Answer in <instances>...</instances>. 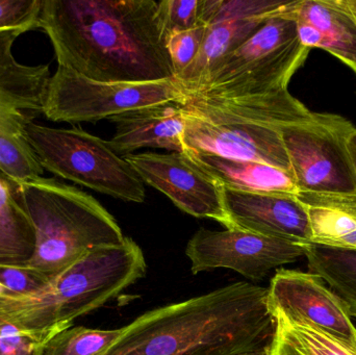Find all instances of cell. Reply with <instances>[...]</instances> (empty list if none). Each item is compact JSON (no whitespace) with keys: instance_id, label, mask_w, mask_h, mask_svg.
I'll return each instance as SVG.
<instances>
[{"instance_id":"7402d4cb","label":"cell","mask_w":356,"mask_h":355,"mask_svg":"<svg viewBox=\"0 0 356 355\" xmlns=\"http://www.w3.org/2000/svg\"><path fill=\"white\" fill-rule=\"evenodd\" d=\"M309 272L320 275L336 292L356 318V250L334 249L307 244Z\"/></svg>"},{"instance_id":"52a82bcc","label":"cell","mask_w":356,"mask_h":355,"mask_svg":"<svg viewBox=\"0 0 356 355\" xmlns=\"http://www.w3.org/2000/svg\"><path fill=\"white\" fill-rule=\"evenodd\" d=\"M27 140L44 170L124 201H145V185L108 142L83 129H54L31 122Z\"/></svg>"},{"instance_id":"ffe728a7","label":"cell","mask_w":356,"mask_h":355,"mask_svg":"<svg viewBox=\"0 0 356 355\" xmlns=\"http://www.w3.org/2000/svg\"><path fill=\"white\" fill-rule=\"evenodd\" d=\"M35 249V229L21 204L19 183L0 170V264H26Z\"/></svg>"},{"instance_id":"2e32d148","label":"cell","mask_w":356,"mask_h":355,"mask_svg":"<svg viewBox=\"0 0 356 355\" xmlns=\"http://www.w3.org/2000/svg\"><path fill=\"white\" fill-rule=\"evenodd\" d=\"M184 154L221 187L246 193L299 194L293 175L270 165L203 152Z\"/></svg>"},{"instance_id":"5bb4252c","label":"cell","mask_w":356,"mask_h":355,"mask_svg":"<svg viewBox=\"0 0 356 355\" xmlns=\"http://www.w3.org/2000/svg\"><path fill=\"white\" fill-rule=\"evenodd\" d=\"M24 31H0V118L29 125L43 115L51 73L48 65L21 64L13 46Z\"/></svg>"},{"instance_id":"cb8c5ba5","label":"cell","mask_w":356,"mask_h":355,"mask_svg":"<svg viewBox=\"0 0 356 355\" xmlns=\"http://www.w3.org/2000/svg\"><path fill=\"white\" fill-rule=\"evenodd\" d=\"M159 4L167 37L203 24L202 0H163Z\"/></svg>"},{"instance_id":"4316f807","label":"cell","mask_w":356,"mask_h":355,"mask_svg":"<svg viewBox=\"0 0 356 355\" xmlns=\"http://www.w3.org/2000/svg\"><path fill=\"white\" fill-rule=\"evenodd\" d=\"M42 0H0V31L39 28Z\"/></svg>"},{"instance_id":"4dcf8cb0","label":"cell","mask_w":356,"mask_h":355,"mask_svg":"<svg viewBox=\"0 0 356 355\" xmlns=\"http://www.w3.org/2000/svg\"><path fill=\"white\" fill-rule=\"evenodd\" d=\"M236 355H271L270 352V346L266 347L257 348V349L251 350V352H243Z\"/></svg>"},{"instance_id":"3957f363","label":"cell","mask_w":356,"mask_h":355,"mask_svg":"<svg viewBox=\"0 0 356 355\" xmlns=\"http://www.w3.org/2000/svg\"><path fill=\"white\" fill-rule=\"evenodd\" d=\"M180 108L184 151L254 160L291 174L282 129L315 116L289 89L238 98L191 95Z\"/></svg>"},{"instance_id":"9a60e30c","label":"cell","mask_w":356,"mask_h":355,"mask_svg":"<svg viewBox=\"0 0 356 355\" xmlns=\"http://www.w3.org/2000/svg\"><path fill=\"white\" fill-rule=\"evenodd\" d=\"M110 121L116 125V133L108 145L118 156L145 147L184 152V120L179 104L146 106L117 115Z\"/></svg>"},{"instance_id":"5b68a950","label":"cell","mask_w":356,"mask_h":355,"mask_svg":"<svg viewBox=\"0 0 356 355\" xmlns=\"http://www.w3.org/2000/svg\"><path fill=\"white\" fill-rule=\"evenodd\" d=\"M19 197L35 235L29 267L54 277L102 246L124 241L114 217L89 194L56 179L19 183Z\"/></svg>"},{"instance_id":"1f68e13d","label":"cell","mask_w":356,"mask_h":355,"mask_svg":"<svg viewBox=\"0 0 356 355\" xmlns=\"http://www.w3.org/2000/svg\"><path fill=\"white\" fill-rule=\"evenodd\" d=\"M356 20V0H341Z\"/></svg>"},{"instance_id":"ba28073f","label":"cell","mask_w":356,"mask_h":355,"mask_svg":"<svg viewBox=\"0 0 356 355\" xmlns=\"http://www.w3.org/2000/svg\"><path fill=\"white\" fill-rule=\"evenodd\" d=\"M355 129L342 116L315 113L312 120L282 129L299 194L356 196V175L347 146Z\"/></svg>"},{"instance_id":"7c38bea8","label":"cell","mask_w":356,"mask_h":355,"mask_svg":"<svg viewBox=\"0 0 356 355\" xmlns=\"http://www.w3.org/2000/svg\"><path fill=\"white\" fill-rule=\"evenodd\" d=\"M268 290L273 317L302 319L356 347L350 311L320 275L277 269Z\"/></svg>"},{"instance_id":"8fae6325","label":"cell","mask_w":356,"mask_h":355,"mask_svg":"<svg viewBox=\"0 0 356 355\" xmlns=\"http://www.w3.org/2000/svg\"><path fill=\"white\" fill-rule=\"evenodd\" d=\"M143 183L164 193L182 212L229 229L221 185L184 154L145 152L123 156Z\"/></svg>"},{"instance_id":"603a6c76","label":"cell","mask_w":356,"mask_h":355,"mask_svg":"<svg viewBox=\"0 0 356 355\" xmlns=\"http://www.w3.org/2000/svg\"><path fill=\"white\" fill-rule=\"evenodd\" d=\"M123 333L124 327L117 329L69 327L46 343L42 355H104Z\"/></svg>"},{"instance_id":"d4e9b609","label":"cell","mask_w":356,"mask_h":355,"mask_svg":"<svg viewBox=\"0 0 356 355\" xmlns=\"http://www.w3.org/2000/svg\"><path fill=\"white\" fill-rule=\"evenodd\" d=\"M292 2L284 0H220L219 8L211 24L238 17L272 18L286 12Z\"/></svg>"},{"instance_id":"8992f818","label":"cell","mask_w":356,"mask_h":355,"mask_svg":"<svg viewBox=\"0 0 356 355\" xmlns=\"http://www.w3.org/2000/svg\"><path fill=\"white\" fill-rule=\"evenodd\" d=\"M295 2L225 56L193 95L238 98L288 89L311 51L299 41Z\"/></svg>"},{"instance_id":"484cf974","label":"cell","mask_w":356,"mask_h":355,"mask_svg":"<svg viewBox=\"0 0 356 355\" xmlns=\"http://www.w3.org/2000/svg\"><path fill=\"white\" fill-rule=\"evenodd\" d=\"M209 25L201 24L190 31L167 37V49L175 69V77L188 68L198 56Z\"/></svg>"},{"instance_id":"4fadbf2b","label":"cell","mask_w":356,"mask_h":355,"mask_svg":"<svg viewBox=\"0 0 356 355\" xmlns=\"http://www.w3.org/2000/svg\"><path fill=\"white\" fill-rule=\"evenodd\" d=\"M229 229L292 243L311 244L309 217L297 196L246 193L221 187Z\"/></svg>"},{"instance_id":"6da1fadb","label":"cell","mask_w":356,"mask_h":355,"mask_svg":"<svg viewBox=\"0 0 356 355\" xmlns=\"http://www.w3.org/2000/svg\"><path fill=\"white\" fill-rule=\"evenodd\" d=\"M58 67L102 83L175 79L159 1L42 0Z\"/></svg>"},{"instance_id":"44dd1931","label":"cell","mask_w":356,"mask_h":355,"mask_svg":"<svg viewBox=\"0 0 356 355\" xmlns=\"http://www.w3.org/2000/svg\"><path fill=\"white\" fill-rule=\"evenodd\" d=\"M271 355H356V347L302 319L274 316Z\"/></svg>"},{"instance_id":"7a4b0ae2","label":"cell","mask_w":356,"mask_h":355,"mask_svg":"<svg viewBox=\"0 0 356 355\" xmlns=\"http://www.w3.org/2000/svg\"><path fill=\"white\" fill-rule=\"evenodd\" d=\"M274 331L268 288L240 281L145 313L104 355H236L271 345Z\"/></svg>"},{"instance_id":"d6a6232c","label":"cell","mask_w":356,"mask_h":355,"mask_svg":"<svg viewBox=\"0 0 356 355\" xmlns=\"http://www.w3.org/2000/svg\"><path fill=\"white\" fill-rule=\"evenodd\" d=\"M6 297H14V295L0 283V299H3V298Z\"/></svg>"},{"instance_id":"d6986e66","label":"cell","mask_w":356,"mask_h":355,"mask_svg":"<svg viewBox=\"0 0 356 355\" xmlns=\"http://www.w3.org/2000/svg\"><path fill=\"white\" fill-rule=\"evenodd\" d=\"M311 227V244L356 250V196L298 194Z\"/></svg>"},{"instance_id":"30bf717a","label":"cell","mask_w":356,"mask_h":355,"mask_svg":"<svg viewBox=\"0 0 356 355\" xmlns=\"http://www.w3.org/2000/svg\"><path fill=\"white\" fill-rule=\"evenodd\" d=\"M186 254L193 274L225 268L259 281L274 269L305 256V245L240 229H201L186 244Z\"/></svg>"},{"instance_id":"e0dca14e","label":"cell","mask_w":356,"mask_h":355,"mask_svg":"<svg viewBox=\"0 0 356 355\" xmlns=\"http://www.w3.org/2000/svg\"><path fill=\"white\" fill-rule=\"evenodd\" d=\"M269 19L271 18L238 17L209 25L198 56L188 68L175 77V83L186 95L196 93L213 68L254 35Z\"/></svg>"},{"instance_id":"ac0fdd59","label":"cell","mask_w":356,"mask_h":355,"mask_svg":"<svg viewBox=\"0 0 356 355\" xmlns=\"http://www.w3.org/2000/svg\"><path fill=\"white\" fill-rule=\"evenodd\" d=\"M321 33L320 49L342 60L356 74V20L341 0H296L292 10Z\"/></svg>"},{"instance_id":"9c48e42d","label":"cell","mask_w":356,"mask_h":355,"mask_svg":"<svg viewBox=\"0 0 356 355\" xmlns=\"http://www.w3.org/2000/svg\"><path fill=\"white\" fill-rule=\"evenodd\" d=\"M188 96L175 79L102 83L58 67L50 77L43 116L54 122H96L158 104H184Z\"/></svg>"},{"instance_id":"277c9868","label":"cell","mask_w":356,"mask_h":355,"mask_svg":"<svg viewBox=\"0 0 356 355\" xmlns=\"http://www.w3.org/2000/svg\"><path fill=\"white\" fill-rule=\"evenodd\" d=\"M146 270L141 248L125 238L119 245L88 252L35 293L0 299V318L29 335L51 339L143 279Z\"/></svg>"},{"instance_id":"83f0119b","label":"cell","mask_w":356,"mask_h":355,"mask_svg":"<svg viewBox=\"0 0 356 355\" xmlns=\"http://www.w3.org/2000/svg\"><path fill=\"white\" fill-rule=\"evenodd\" d=\"M51 277L29 265L0 264V283L14 295H29L43 289Z\"/></svg>"},{"instance_id":"f546056e","label":"cell","mask_w":356,"mask_h":355,"mask_svg":"<svg viewBox=\"0 0 356 355\" xmlns=\"http://www.w3.org/2000/svg\"><path fill=\"white\" fill-rule=\"evenodd\" d=\"M347 146H348L349 154H350L351 162H353V169H355L356 175V127L353 129L350 135H349Z\"/></svg>"},{"instance_id":"f1b7e54d","label":"cell","mask_w":356,"mask_h":355,"mask_svg":"<svg viewBox=\"0 0 356 355\" xmlns=\"http://www.w3.org/2000/svg\"><path fill=\"white\" fill-rule=\"evenodd\" d=\"M49 340L24 333L0 318V355H42Z\"/></svg>"}]
</instances>
